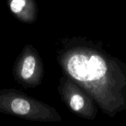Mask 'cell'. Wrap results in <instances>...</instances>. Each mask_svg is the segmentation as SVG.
<instances>
[{
    "label": "cell",
    "mask_w": 126,
    "mask_h": 126,
    "mask_svg": "<svg viewBox=\"0 0 126 126\" xmlns=\"http://www.w3.org/2000/svg\"><path fill=\"white\" fill-rule=\"evenodd\" d=\"M58 92L66 106L76 115L92 120L97 114L93 98L66 75L60 79Z\"/></svg>",
    "instance_id": "obj_3"
},
{
    "label": "cell",
    "mask_w": 126,
    "mask_h": 126,
    "mask_svg": "<svg viewBox=\"0 0 126 126\" xmlns=\"http://www.w3.org/2000/svg\"><path fill=\"white\" fill-rule=\"evenodd\" d=\"M13 16L25 23H33L37 19L38 8L35 0H7Z\"/></svg>",
    "instance_id": "obj_5"
},
{
    "label": "cell",
    "mask_w": 126,
    "mask_h": 126,
    "mask_svg": "<svg viewBox=\"0 0 126 126\" xmlns=\"http://www.w3.org/2000/svg\"><path fill=\"white\" fill-rule=\"evenodd\" d=\"M13 75L15 80L25 88H34L41 83L44 65L37 50L32 45H26L16 59Z\"/></svg>",
    "instance_id": "obj_4"
},
{
    "label": "cell",
    "mask_w": 126,
    "mask_h": 126,
    "mask_svg": "<svg viewBox=\"0 0 126 126\" xmlns=\"http://www.w3.org/2000/svg\"><path fill=\"white\" fill-rule=\"evenodd\" d=\"M0 112L30 121H61L54 108L15 89L0 91Z\"/></svg>",
    "instance_id": "obj_2"
},
{
    "label": "cell",
    "mask_w": 126,
    "mask_h": 126,
    "mask_svg": "<svg viewBox=\"0 0 126 126\" xmlns=\"http://www.w3.org/2000/svg\"><path fill=\"white\" fill-rule=\"evenodd\" d=\"M58 62L64 75L82 87L110 117L126 110V64L86 45L63 49Z\"/></svg>",
    "instance_id": "obj_1"
}]
</instances>
